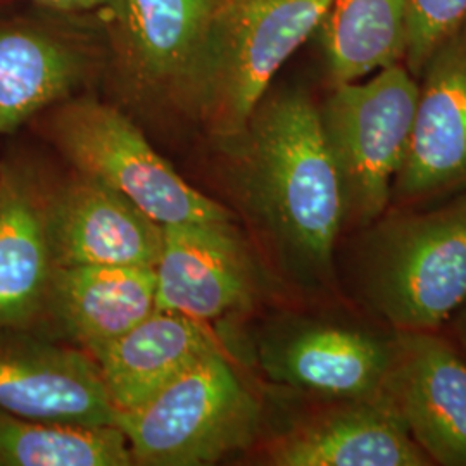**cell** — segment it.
I'll list each match as a JSON object with an SVG mask.
<instances>
[{
  "instance_id": "cell-20",
  "label": "cell",
  "mask_w": 466,
  "mask_h": 466,
  "mask_svg": "<svg viewBox=\"0 0 466 466\" xmlns=\"http://www.w3.org/2000/svg\"><path fill=\"white\" fill-rule=\"evenodd\" d=\"M130 465L128 439L116 425L47 423L0 411V466Z\"/></svg>"
},
{
  "instance_id": "cell-14",
  "label": "cell",
  "mask_w": 466,
  "mask_h": 466,
  "mask_svg": "<svg viewBox=\"0 0 466 466\" xmlns=\"http://www.w3.org/2000/svg\"><path fill=\"white\" fill-rule=\"evenodd\" d=\"M50 184L21 157L0 163V333L47 315L56 263L47 228Z\"/></svg>"
},
{
  "instance_id": "cell-2",
  "label": "cell",
  "mask_w": 466,
  "mask_h": 466,
  "mask_svg": "<svg viewBox=\"0 0 466 466\" xmlns=\"http://www.w3.org/2000/svg\"><path fill=\"white\" fill-rule=\"evenodd\" d=\"M356 283L394 332H437L466 299V192L431 209L389 208L361 228Z\"/></svg>"
},
{
  "instance_id": "cell-17",
  "label": "cell",
  "mask_w": 466,
  "mask_h": 466,
  "mask_svg": "<svg viewBox=\"0 0 466 466\" xmlns=\"http://www.w3.org/2000/svg\"><path fill=\"white\" fill-rule=\"evenodd\" d=\"M217 350L204 323L156 309L132 330L88 352L117 411H130Z\"/></svg>"
},
{
  "instance_id": "cell-22",
  "label": "cell",
  "mask_w": 466,
  "mask_h": 466,
  "mask_svg": "<svg viewBox=\"0 0 466 466\" xmlns=\"http://www.w3.org/2000/svg\"><path fill=\"white\" fill-rule=\"evenodd\" d=\"M32 2L54 13L75 16V15H88V13L111 15L116 7L117 0H32Z\"/></svg>"
},
{
  "instance_id": "cell-18",
  "label": "cell",
  "mask_w": 466,
  "mask_h": 466,
  "mask_svg": "<svg viewBox=\"0 0 466 466\" xmlns=\"http://www.w3.org/2000/svg\"><path fill=\"white\" fill-rule=\"evenodd\" d=\"M157 309V275L147 267H59L47 315L86 350L111 342Z\"/></svg>"
},
{
  "instance_id": "cell-8",
  "label": "cell",
  "mask_w": 466,
  "mask_h": 466,
  "mask_svg": "<svg viewBox=\"0 0 466 466\" xmlns=\"http://www.w3.org/2000/svg\"><path fill=\"white\" fill-rule=\"evenodd\" d=\"M410 147L389 208H415L466 192V21L425 63Z\"/></svg>"
},
{
  "instance_id": "cell-1",
  "label": "cell",
  "mask_w": 466,
  "mask_h": 466,
  "mask_svg": "<svg viewBox=\"0 0 466 466\" xmlns=\"http://www.w3.org/2000/svg\"><path fill=\"white\" fill-rule=\"evenodd\" d=\"M223 146L233 198L279 275L309 294L332 290L346 213L317 102L302 90L267 94Z\"/></svg>"
},
{
  "instance_id": "cell-5",
  "label": "cell",
  "mask_w": 466,
  "mask_h": 466,
  "mask_svg": "<svg viewBox=\"0 0 466 466\" xmlns=\"http://www.w3.org/2000/svg\"><path fill=\"white\" fill-rule=\"evenodd\" d=\"M42 115V134L71 167L121 192L159 225L233 221L225 206L187 184L115 106L71 97Z\"/></svg>"
},
{
  "instance_id": "cell-11",
  "label": "cell",
  "mask_w": 466,
  "mask_h": 466,
  "mask_svg": "<svg viewBox=\"0 0 466 466\" xmlns=\"http://www.w3.org/2000/svg\"><path fill=\"white\" fill-rule=\"evenodd\" d=\"M387 398L432 465L466 466V358L437 332H394Z\"/></svg>"
},
{
  "instance_id": "cell-7",
  "label": "cell",
  "mask_w": 466,
  "mask_h": 466,
  "mask_svg": "<svg viewBox=\"0 0 466 466\" xmlns=\"http://www.w3.org/2000/svg\"><path fill=\"white\" fill-rule=\"evenodd\" d=\"M225 0H117L119 75L138 99L190 113L194 86L218 11Z\"/></svg>"
},
{
  "instance_id": "cell-4",
  "label": "cell",
  "mask_w": 466,
  "mask_h": 466,
  "mask_svg": "<svg viewBox=\"0 0 466 466\" xmlns=\"http://www.w3.org/2000/svg\"><path fill=\"white\" fill-rule=\"evenodd\" d=\"M263 406L227 356L206 354L142 406L117 411L135 465H213L250 446Z\"/></svg>"
},
{
  "instance_id": "cell-24",
  "label": "cell",
  "mask_w": 466,
  "mask_h": 466,
  "mask_svg": "<svg viewBox=\"0 0 466 466\" xmlns=\"http://www.w3.org/2000/svg\"><path fill=\"white\" fill-rule=\"evenodd\" d=\"M4 2H5V0H0V5H2V4H4Z\"/></svg>"
},
{
  "instance_id": "cell-3",
  "label": "cell",
  "mask_w": 466,
  "mask_h": 466,
  "mask_svg": "<svg viewBox=\"0 0 466 466\" xmlns=\"http://www.w3.org/2000/svg\"><path fill=\"white\" fill-rule=\"evenodd\" d=\"M332 0H225L194 86L196 115L221 144L240 134L275 75L318 30Z\"/></svg>"
},
{
  "instance_id": "cell-16",
  "label": "cell",
  "mask_w": 466,
  "mask_h": 466,
  "mask_svg": "<svg viewBox=\"0 0 466 466\" xmlns=\"http://www.w3.org/2000/svg\"><path fill=\"white\" fill-rule=\"evenodd\" d=\"M275 437L267 450L277 466H432L392 404L335 400Z\"/></svg>"
},
{
  "instance_id": "cell-10",
  "label": "cell",
  "mask_w": 466,
  "mask_h": 466,
  "mask_svg": "<svg viewBox=\"0 0 466 466\" xmlns=\"http://www.w3.org/2000/svg\"><path fill=\"white\" fill-rule=\"evenodd\" d=\"M47 228L56 268H156L163 225L109 185L78 173L50 184Z\"/></svg>"
},
{
  "instance_id": "cell-9",
  "label": "cell",
  "mask_w": 466,
  "mask_h": 466,
  "mask_svg": "<svg viewBox=\"0 0 466 466\" xmlns=\"http://www.w3.org/2000/svg\"><path fill=\"white\" fill-rule=\"evenodd\" d=\"M156 275L157 309L204 325L249 309L263 289V269L233 221L163 227Z\"/></svg>"
},
{
  "instance_id": "cell-19",
  "label": "cell",
  "mask_w": 466,
  "mask_h": 466,
  "mask_svg": "<svg viewBox=\"0 0 466 466\" xmlns=\"http://www.w3.org/2000/svg\"><path fill=\"white\" fill-rule=\"evenodd\" d=\"M410 0H332L318 30L332 86L404 61Z\"/></svg>"
},
{
  "instance_id": "cell-12",
  "label": "cell",
  "mask_w": 466,
  "mask_h": 466,
  "mask_svg": "<svg viewBox=\"0 0 466 466\" xmlns=\"http://www.w3.org/2000/svg\"><path fill=\"white\" fill-rule=\"evenodd\" d=\"M0 411L82 427L115 425L117 415L90 352L23 332L0 333Z\"/></svg>"
},
{
  "instance_id": "cell-15",
  "label": "cell",
  "mask_w": 466,
  "mask_h": 466,
  "mask_svg": "<svg viewBox=\"0 0 466 466\" xmlns=\"http://www.w3.org/2000/svg\"><path fill=\"white\" fill-rule=\"evenodd\" d=\"M99 65V50L82 35L46 21H2L0 135L75 97Z\"/></svg>"
},
{
  "instance_id": "cell-13",
  "label": "cell",
  "mask_w": 466,
  "mask_h": 466,
  "mask_svg": "<svg viewBox=\"0 0 466 466\" xmlns=\"http://www.w3.org/2000/svg\"><path fill=\"white\" fill-rule=\"evenodd\" d=\"M394 356V335L304 325L268 340L261 367L269 380L323 400H389Z\"/></svg>"
},
{
  "instance_id": "cell-21",
  "label": "cell",
  "mask_w": 466,
  "mask_h": 466,
  "mask_svg": "<svg viewBox=\"0 0 466 466\" xmlns=\"http://www.w3.org/2000/svg\"><path fill=\"white\" fill-rule=\"evenodd\" d=\"M465 21L466 0H410L404 54L408 71L418 78L433 50Z\"/></svg>"
},
{
  "instance_id": "cell-23",
  "label": "cell",
  "mask_w": 466,
  "mask_h": 466,
  "mask_svg": "<svg viewBox=\"0 0 466 466\" xmlns=\"http://www.w3.org/2000/svg\"><path fill=\"white\" fill-rule=\"evenodd\" d=\"M452 329H454V337L458 342V350L465 354L466 358V299L463 304L458 308V311L452 315L450 319Z\"/></svg>"
},
{
  "instance_id": "cell-6",
  "label": "cell",
  "mask_w": 466,
  "mask_h": 466,
  "mask_svg": "<svg viewBox=\"0 0 466 466\" xmlns=\"http://www.w3.org/2000/svg\"><path fill=\"white\" fill-rule=\"evenodd\" d=\"M417 100V76L400 63L367 82L332 86L319 106L346 227L361 230L389 209L392 184L410 147Z\"/></svg>"
}]
</instances>
